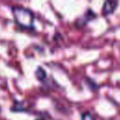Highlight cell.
<instances>
[{
    "label": "cell",
    "instance_id": "1",
    "mask_svg": "<svg viewBox=\"0 0 120 120\" xmlns=\"http://www.w3.org/2000/svg\"><path fill=\"white\" fill-rule=\"evenodd\" d=\"M12 12L14 16V20L18 25L22 28L30 29L33 28V22H34V15L32 11L25 8L22 7H13Z\"/></svg>",
    "mask_w": 120,
    "mask_h": 120
},
{
    "label": "cell",
    "instance_id": "2",
    "mask_svg": "<svg viewBox=\"0 0 120 120\" xmlns=\"http://www.w3.org/2000/svg\"><path fill=\"white\" fill-rule=\"evenodd\" d=\"M118 5L117 1L114 0H107L104 2L103 4V8H102V13L104 15H108L110 13H112L114 11V9L116 8Z\"/></svg>",
    "mask_w": 120,
    "mask_h": 120
},
{
    "label": "cell",
    "instance_id": "3",
    "mask_svg": "<svg viewBox=\"0 0 120 120\" xmlns=\"http://www.w3.org/2000/svg\"><path fill=\"white\" fill-rule=\"evenodd\" d=\"M36 76H37V78H38V80L42 81V80L46 77V73H45V71H44L41 68H38L36 70Z\"/></svg>",
    "mask_w": 120,
    "mask_h": 120
},
{
    "label": "cell",
    "instance_id": "4",
    "mask_svg": "<svg viewBox=\"0 0 120 120\" xmlns=\"http://www.w3.org/2000/svg\"><path fill=\"white\" fill-rule=\"evenodd\" d=\"M82 120H95V118L89 112H83L82 115Z\"/></svg>",
    "mask_w": 120,
    "mask_h": 120
},
{
    "label": "cell",
    "instance_id": "5",
    "mask_svg": "<svg viewBox=\"0 0 120 120\" xmlns=\"http://www.w3.org/2000/svg\"><path fill=\"white\" fill-rule=\"evenodd\" d=\"M38 120H40V119H38Z\"/></svg>",
    "mask_w": 120,
    "mask_h": 120
}]
</instances>
